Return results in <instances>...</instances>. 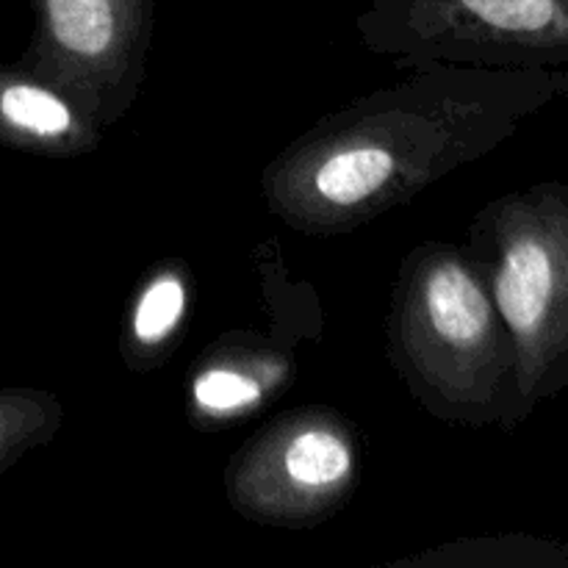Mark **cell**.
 <instances>
[{
	"label": "cell",
	"mask_w": 568,
	"mask_h": 568,
	"mask_svg": "<svg viewBox=\"0 0 568 568\" xmlns=\"http://www.w3.org/2000/svg\"><path fill=\"white\" fill-rule=\"evenodd\" d=\"M81 103L20 61H0V148L42 159H78L103 144Z\"/></svg>",
	"instance_id": "obj_8"
},
{
	"label": "cell",
	"mask_w": 568,
	"mask_h": 568,
	"mask_svg": "<svg viewBox=\"0 0 568 568\" xmlns=\"http://www.w3.org/2000/svg\"><path fill=\"white\" fill-rule=\"evenodd\" d=\"M361 433L333 405H300L255 430L222 471L233 514L261 527L311 530L342 514L361 483Z\"/></svg>",
	"instance_id": "obj_5"
},
{
	"label": "cell",
	"mask_w": 568,
	"mask_h": 568,
	"mask_svg": "<svg viewBox=\"0 0 568 568\" xmlns=\"http://www.w3.org/2000/svg\"><path fill=\"white\" fill-rule=\"evenodd\" d=\"M297 344L272 333L233 327L197 355L186 375L183 408L200 433H220L261 414L297 377Z\"/></svg>",
	"instance_id": "obj_7"
},
{
	"label": "cell",
	"mask_w": 568,
	"mask_h": 568,
	"mask_svg": "<svg viewBox=\"0 0 568 568\" xmlns=\"http://www.w3.org/2000/svg\"><path fill=\"white\" fill-rule=\"evenodd\" d=\"M466 233V253L514 342L516 410L525 422L568 386V186L503 194Z\"/></svg>",
	"instance_id": "obj_3"
},
{
	"label": "cell",
	"mask_w": 568,
	"mask_h": 568,
	"mask_svg": "<svg viewBox=\"0 0 568 568\" xmlns=\"http://www.w3.org/2000/svg\"><path fill=\"white\" fill-rule=\"evenodd\" d=\"M347 100L283 144L258 178L266 211L300 236H347L503 148L568 98L560 67H416Z\"/></svg>",
	"instance_id": "obj_1"
},
{
	"label": "cell",
	"mask_w": 568,
	"mask_h": 568,
	"mask_svg": "<svg viewBox=\"0 0 568 568\" xmlns=\"http://www.w3.org/2000/svg\"><path fill=\"white\" fill-rule=\"evenodd\" d=\"M67 408L48 388H0V480L33 449L44 447L61 433Z\"/></svg>",
	"instance_id": "obj_10"
},
{
	"label": "cell",
	"mask_w": 568,
	"mask_h": 568,
	"mask_svg": "<svg viewBox=\"0 0 568 568\" xmlns=\"http://www.w3.org/2000/svg\"><path fill=\"white\" fill-rule=\"evenodd\" d=\"M392 369L433 419L514 430L516 353L466 247L422 242L399 264L386 316Z\"/></svg>",
	"instance_id": "obj_2"
},
{
	"label": "cell",
	"mask_w": 568,
	"mask_h": 568,
	"mask_svg": "<svg viewBox=\"0 0 568 568\" xmlns=\"http://www.w3.org/2000/svg\"><path fill=\"white\" fill-rule=\"evenodd\" d=\"M31 9L17 61L64 89L103 131L120 125L148 78L155 0H31Z\"/></svg>",
	"instance_id": "obj_6"
},
{
	"label": "cell",
	"mask_w": 568,
	"mask_h": 568,
	"mask_svg": "<svg viewBox=\"0 0 568 568\" xmlns=\"http://www.w3.org/2000/svg\"><path fill=\"white\" fill-rule=\"evenodd\" d=\"M355 31L403 72L568 64V0H369Z\"/></svg>",
	"instance_id": "obj_4"
},
{
	"label": "cell",
	"mask_w": 568,
	"mask_h": 568,
	"mask_svg": "<svg viewBox=\"0 0 568 568\" xmlns=\"http://www.w3.org/2000/svg\"><path fill=\"white\" fill-rule=\"evenodd\" d=\"M192 305L194 277L181 258H164L150 266L128 300L116 338L125 369L136 375L161 369L186 333Z\"/></svg>",
	"instance_id": "obj_9"
}]
</instances>
